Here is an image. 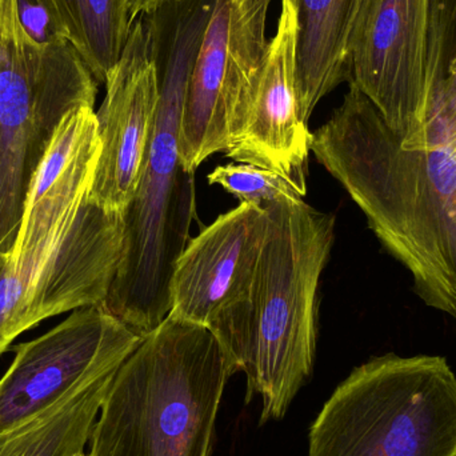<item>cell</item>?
Listing matches in <instances>:
<instances>
[{"instance_id": "cell-1", "label": "cell", "mask_w": 456, "mask_h": 456, "mask_svg": "<svg viewBox=\"0 0 456 456\" xmlns=\"http://www.w3.org/2000/svg\"><path fill=\"white\" fill-rule=\"evenodd\" d=\"M311 151L411 273L420 299L456 318V142L406 150L377 107L350 83L313 134Z\"/></svg>"}, {"instance_id": "cell-2", "label": "cell", "mask_w": 456, "mask_h": 456, "mask_svg": "<svg viewBox=\"0 0 456 456\" xmlns=\"http://www.w3.org/2000/svg\"><path fill=\"white\" fill-rule=\"evenodd\" d=\"M213 0H179L144 13L159 104L143 176L123 214L122 256L103 307L144 335L170 313V281L197 216L195 173L179 157L184 99Z\"/></svg>"}, {"instance_id": "cell-3", "label": "cell", "mask_w": 456, "mask_h": 456, "mask_svg": "<svg viewBox=\"0 0 456 456\" xmlns=\"http://www.w3.org/2000/svg\"><path fill=\"white\" fill-rule=\"evenodd\" d=\"M265 210L270 224L251 283L208 327L231 377L246 375V403L262 398L260 425L284 418L313 371L319 281L335 239V216L305 200Z\"/></svg>"}, {"instance_id": "cell-4", "label": "cell", "mask_w": 456, "mask_h": 456, "mask_svg": "<svg viewBox=\"0 0 456 456\" xmlns=\"http://www.w3.org/2000/svg\"><path fill=\"white\" fill-rule=\"evenodd\" d=\"M208 327L166 316L112 378L90 456H210L228 378Z\"/></svg>"}, {"instance_id": "cell-5", "label": "cell", "mask_w": 456, "mask_h": 456, "mask_svg": "<svg viewBox=\"0 0 456 456\" xmlns=\"http://www.w3.org/2000/svg\"><path fill=\"white\" fill-rule=\"evenodd\" d=\"M123 214L93 202L26 205L15 247L0 254V355L40 322L102 305L122 256Z\"/></svg>"}, {"instance_id": "cell-6", "label": "cell", "mask_w": 456, "mask_h": 456, "mask_svg": "<svg viewBox=\"0 0 456 456\" xmlns=\"http://www.w3.org/2000/svg\"><path fill=\"white\" fill-rule=\"evenodd\" d=\"M307 456H456V377L442 356H378L324 403Z\"/></svg>"}, {"instance_id": "cell-7", "label": "cell", "mask_w": 456, "mask_h": 456, "mask_svg": "<svg viewBox=\"0 0 456 456\" xmlns=\"http://www.w3.org/2000/svg\"><path fill=\"white\" fill-rule=\"evenodd\" d=\"M98 80L69 42L0 28V254L15 247L35 174L61 120L95 106Z\"/></svg>"}, {"instance_id": "cell-8", "label": "cell", "mask_w": 456, "mask_h": 456, "mask_svg": "<svg viewBox=\"0 0 456 456\" xmlns=\"http://www.w3.org/2000/svg\"><path fill=\"white\" fill-rule=\"evenodd\" d=\"M273 0H213L184 99L179 157L189 173L240 135L254 104Z\"/></svg>"}, {"instance_id": "cell-9", "label": "cell", "mask_w": 456, "mask_h": 456, "mask_svg": "<svg viewBox=\"0 0 456 456\" xmlns=\"http://www.w3.org/2000/svg\"><path fill=\"white\" fill-rule=\"evenodd\" d=\"M436 0H362L348 82L377 107L406 150H419L438 103Z\"/></svg>"}, {"instance_id": "cell-10", "label": "cell", "mask_w": 456, "mask_h": 456, "mask_svg": "<svg viewBox=\"0 0 456 456\" xmlns=\"http://www.w3.org/2000/svg\"><path fill=\"white\" fill-rule=\"evenodd\" d=\"M134 331L103 305L79 308L37 339L16 346L0 379V434L20 428L98 379L138 347Z\"/></svg>"}, {"instance_id": "cell-11", "label": "cell", "mask_w": 456, "mask_h": 456, "mask_svg": "<svg viewBox=\"0 0 456 456\" xmlns=\"http://www.w3.org/2000/svg\"><path fill=\"white\" fill-rule=\"evenodd\" d=\"M96 114L101 152L90 198L110 213L125 214L135 198L159 104L151 34L143 16L134 21L127 45L106 82Z\"/></svg>"}, {"instance_id": "cell-12", "label": "cell", "mask_w": 456, "mask_h": 456, "mask_svg": "<svg viewBox=\"0 0 456 456\" xmlns=\"http://www.w3.org/2000/svg\"><path fill=\"white\" fill-rule=\"evenodd\" d=\"M268 224L265 208L240 203L190 239L171 276L168 315L208 329L248 289Z\"/></svg>"}, {"instance_id": "cell-13", "label": "cell", "mask_w": 456, "mask_h": 456, "mask_svg": "<svg viewBox=\"0 0 456 456\" xmlns=\"http://www.w3.org/2000/svg\"><path fill=\"white\" fill-rule=\"evenodd\" d=\"M297 5L294 0H281L254 104L243 131L224 154L235 162L284 176L305 195L313 134L300 117L297 103Z\"/></svg>"}, {"instance_id": "cell-14", "label": "cell", "mask_w": 456, "mask_h": 456, "mask_svg": "<svg viewBox=\"0 0 456 456\" xmlns=\"http://www.w3.org/2000/svg\"><path fill=\"white\" fill-rule=\"evenodd\" d=\"M297 12V95L308 125L316 104L350 80V45L362 0H294Z\"/></svg>"}, {"instance_id": "cell-15", "label": "cell", "mask_w": 456, "mask_h": 456, "mask_svg": "<svg viewBox=\"0 0 456 456\" xmlns=\"http://www.w3.org/2000/svg\"><path fill=\"white\" fill-rule=\"evenodd\" d=\"M64 37L98 83L106 82L127 45L133 18L127 0H43Z\"/></svg>"}, {"instance_id": "cell-16", "label": "cell", "mask_w": 456, "mask_h": 456, "mask_svg": "<svg viewBox=\"0 0 456 456\" xmlns=\"http://www.w3.org/2000/svg\"><path fill=\"white\" fill-rule=\"evenodd\" d=\"M208 183L218 184L228 194L260 208L284 200H303L305 194L289 179L254 165L219 166L208 174Z\"/></svg>"}, {"instance_id": "cell-17", "label": "cell", "mask_w": 456, "mask_h": 456, "mask_svg": "<svg viewBox=\"0 0 456 456\" xmlns=\"http://www.w3.org/2000/svg\"><path fill=\"white\" fill-rule=\"evenodd\" d=\"M111 374V372H109ZM109 374L69 394L66 398L42 412L39 417L24 423L20 428L0 434V456H37L53 441V436L67 425L90 395L95 386Z\"/></svg>"}, {"instance_id": "cell-18", "label": "cell", "mask_w": 456, "mask_h": 456, "mask_svg": "<svg viewBox=\"0 0 456 456\" xmlns=\"http://www.w3.org/2000/svg\"><path fill=\"white\" fill-rule=\"evenodd\" d=\"M115 372L104 377L95 386L85 403L75 412L74 417L53 436V441L37 456H74L79 452H85L86 444L90 442L94 426L98 419L102 403L106 398Z\"/></svg>"}, {"instance_id": "cell-19", "label": "cell", "mask_w": 456, "mask_h": 456, "mask_svg": "<svg viewBox=\"0 0 456 456\" xmlns=\"http://www.w3.org/2000/svg\"><path fill=\"white\" fill-rule=\"evenodd\" d=\"M18 16L24 34L40 47L69 42L58 19L43 0H18Z\"/></svg>"}, {"instance_id": "cell-20", "label": "cell", "mask_w": 456, "mask_h": 456, "mask_svg": "<svg viewBox=\"0 0 456 456\" xmlns=\"http://www.w3.org/2000/svg\"><path fill=\"white\" fill-rule=\"evenodd\" d=\"M0 28L21 32L18 16V0H0Z\"/></svg>"}, {"instance_id": "cell-21", "label": "cell", "mask_w": 456, "mask_h": 456, "mask_svg": "<svg viewBox=\"0 0 456 456\" xmlns=\"http://www.w3.org/2000/svg\"><path fill=\"white\" fill-rule=\"evenodd\" d=\"M173 2H179V0H127V5L131 18L135 21L139 16L144 15V13L160 7V5Z\"/></svg>"}, {"instance_id": "cell-22", "label": "cell", "mask_w": 456, "mask_h": 456, "mask_svg": "<svg viewBox=\"0 0 456 456\" xmlns=\"http://www.w3.org/2000/svg\"><path fill=\"white\" fill-rule=\"evenodd\" d=\"M74 456H90L88 454H85V452H79V454L74 455Z\"/></svg>"}]
</instances>
